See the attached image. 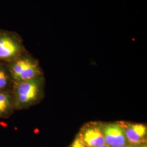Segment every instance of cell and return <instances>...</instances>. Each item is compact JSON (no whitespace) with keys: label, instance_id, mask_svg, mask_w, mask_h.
Segmentation results:
<instances>
[{"label":"cell","instance_id":"obj_10","mask_svg":"<svg viewBox=\"0 0 147 147\" xmlns=\"http://www.w3.org/2000/svg\"><path fill=\"white\" fill-rule=\"evenodd\" d=\"M129 147L128 146H127V145H125V144H124V145H123V146H121V147Z\"/></svg>","mask_w":147,"mask_h":147},{"label":"cell","instance_id":"obj_11","mask_svg":"<svg viewBox=\"0 0 147 147\" xmlns=\"http://www.w3.org/2000/svg\"><path fill=\"white\" fill-rule=\"evenodd\" d=\"M110 147L109 146H107V145H104V146H101V147Z\"/></svg>","mask_w":147,"mask_h":147},{"label":"cell","instance_id":"obj_3","mask_svg":"<svg viewBox=\"0 0 147 147\" xmlns=\"http://www.w3.org/2000/svg\"><path fill=\"white\" fill-rule=\"evenodd\" d=\"M26 51L21 38L17 34L0 30V62L8 63Z\"/></svg>","mask_w":147,"mask_h":147},{"label":"cell","instance_id":"obj_9","mask_svg":"<svg viewBox=\"0 0 147 147\" xmlns=\"http://www.w3.org/2000/svg\"><path fill=\"white\" fill-rule=\"evenodd\" d=\"M70 147H89L82 140L80 134L76 137Z\"/></svg>","mask_w":147,"mask_h":147},{"label":"cell","instance_id":"obj_5","mask_svg":"<svg viewBox=\"0 0 147 147\" xmlns=\"http://www.w3.org/2000/svg\"><path fill=\"white\" fill-rule=\"evenodd\" d=\"M80 134L89 147H100L106 144L102 127L95 123H91L85 126Z\"/></svg>","mask_w":147,"mask_h":147},{"label":"cell","instance_id":"obj_2","mask_svg":"<svg viewBox=\"0 0 147 147\" xmlns=\"http://www.w3.org/2000/svg\"><path fill=\"white\" fill-rule=\"evenodd\" d=\"M6 64L13 84L44 76L39 62L26 51Z\"/></svg>","mask_w":147,"mask_h":147},{"label":"cell","instance_id":"obj_8","mask_svg":"<svg viewBox=\"0 0 147 147\" xmlns=\"http://www.w3.org/2000/svg\"><path fill=\"white\" fill-rule=\"evenodd\" d=\"M13 82L6 63L0 62V92L11 90Z\"/></svg>","mask_w":147,"mask_h":147},{"label":"cell","instance_id":"obj_7","mask_svg":"<svg viewBox=\"0 0 147 147\" xmlns=\"http://www.w3.org/2000/svg\"><path fill=\"white\" fill-rule=\"evenodd\" d=\"M15 111L11 90L0 92V119L9 118Z\"/></svg>","mask_w":147,"mask_h":147},{"label":"cell","instance_id":"obj_6","mask_svg":"<svg viewBox=\"0 0 147 147\" xmlns=\"http://www.w3.org/2000/svg\"><path fill=\"white\" fill-rule=\"evenodd\" d=\"M124 129L125 137L132 144H140L144 142L147 135V127L141 123H121Z\"/></svg>","mask_w":147,"mask_h":147},{"label":"cell","instance_id":"obj_12","mask_svg":"<svg viewBox=\"0 0 147 147\" xmlns=\"http://www.w3.org/2000/svg\"><path fill=\"white\" fill-rule=\"evenodd\" d=\"M141 147H146V146H142Z\"/></svg>","mask_w":147,"mask_h":147},{"label":"cell","instance_id":"obj_1","mask_svg":"<svg viewBox=\"0 0 147 147\" xmlns=\"http://www.w3.org/2000/svg\"><path fill=\"white\" fill-rule=\"evenodd\" d=\"M44 76L14 83L11 89L16 111L27 109L41 101L44 96Z\"/></svg>","mask_w":147,"mask_h":147},{"label":"cell","instance_id":"obj_4","mask_svg":"<svg viewBox=\"0 0 147 147\" xmlns=\"http://www.w3.org/2000/svg\"><path fill=\"white\" fill-rule=\"evenodd\" d=\"M102 130L105 142L109 147H121L125 144L126 137L121 123L106 124Z\"/></svg>","mask_w":147,"mask_h":147}]
</instances>
